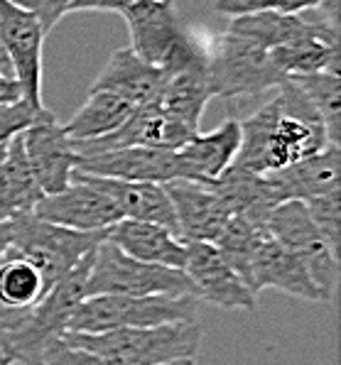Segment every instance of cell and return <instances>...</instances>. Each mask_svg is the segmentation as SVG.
<instances>
[{
	"label": "cell",
	"mask_w": 341,
	"mask_h": 365,
	"mask_svg": "<svg viewBox=\"0 0 341 365\" xmlns=\"http://www.w3.org/2000/svg\"><path fill=\"white\" fill-rule=\"evenodd\" d=\"M278 93L241 120V145L233 167L250 174H268L290 167L329 145L320 113L292 78H285Z\"/></svg>",
	"instance_id": "1"
},
{
	"label": "cell",
	"mask_w": 341,
	"mask_h": 365,
	"mask_svg": "<svg viewBox=\"0 0 341 365\" xmlns=\"http://www.w3.org/2000/svg\"><path fill=\"white\" fill-rule=\"evenodd\" d=\"M61 339L98 356L106 365H160L197 358L204 331L197 322H177L160 327L113 329L103 334L64 331Z\"/></svg>",
	"instance_id": "2"
},
{
	"label": "cell",
	"mask_w": 341,
	"mask_h": 365,
	"mask_svg": "<svg viewBox=\"0 0 341 365\" xmlns=\"http://www.w3.org/2000/svg\"><path fill=\"white\" fill-rule=\"evenodd\" d=\"M91 257L93 252L83 257L74 269H69L64 277H59L44 292L42 299L20 319V324H15L8 331H0V344L8 348L15 363L40 365L44 348L54 339L64 336L71 314L86 297V277L88 267H91Z\"/></svg>",
	"instance_id": "3"
},
{
	"label": "cell",
	"mask_w": 341,
	"mask_h": 365,
	"mask_svg": "<svg viewBox=\"0 0 341 365\" xmlns=\"http://www.w3.org/2000/svg\"><path fill=\"white\" fill-rule=\"evenodd\" d=\"M199 299L194 294H93L74 309L66 331L103 334L113 329L160 327V324L197 322Z\"/></svg>",
	"instance_id": "4"
},
{
	"label": "cell",
	"mask_w": 341,
	"mask_h": 365,
	"mask_svg": "<svg viewBox=\"0 0 341 365\" xmlns=\"http://www.w3.org/2000/svg\"><path fill=\"white\" fill-rule=\"evenodd\" d=\"M121 15L131 32L133 52L167 76L209 57L182 27L172 0H133Z\"/></svg>",
	"instance_id": "5"
},
{
	"label": "cell",
	"mask_w": 341,
	"mask_h": 365,
	"mask_svg": "<svg viewBox=\"0 0 341 365\" xmlns=\"http://www.w3.org/2000/svg\"><path fill=\"white\" fill-rule=\"evenodd\" d=\"M8 252L22 255L44 274L52 287L59 277L74 269L83 257H88L106 231H71V228L49 223L35 213L8 218Z\"/></svg>",
	"instance_id": "6"
},
{
	"label": "cell",
	"mask_w": 341,
	"mask_h": 365,
	"mask_svg": "<svg viewBox=\"0 0 341 365\" xmlns=\"http://www.w3.org/2000/svg\"><path fill=\"white\" fill-rule=\"evenodd\" d=\"M93 294H194V284L184 269L153 265L126 255L108 240H101L93 250L91 267L86 277V297Z\"/></svg>",
	"instance_id": "7"
},
{
	"label": "cell",
	"mask_w": 341,
	"mask_h": 365,
	"mask_svg": "<svg viewBox=\"0 0 341 365\" xmlns=\"http://www.w3.org/2000/svg\"><path fill=\"white\" fill-rule=\"evenodd\" d=\"M209 78L214 96L221 98L258 96L285 81L273 66L270 49L231 30L223 32L216 49L209 52Z\"/></svg>",
	"instance_id": "8"
},
{
	"label": "cell",
	"mask_w": 341,
	"mask_h": 365,
	"mask_svg": "<svg viewBox=\"0 0 341 365\" xmlns=\"http://www.w3.org/2000/svg\"><path fill=\"white\" fill-rule=\"evenodd\" d=\"M265 231L280 245L292 250L310 269L315 282L334 297L339 282V252L329 245L305 201H283L270 211L265 221Z\"/></svg>",
	"instance_id": "9"
},
{
	"label": "cell",
	"mask_w": 341,
	"mask_h": 365,
	"mask_svg": "<svg viewBox=\"0 0 341 365\" xmlns=\"http://www.w3.org/2000/svg\"><path fill=\"white\" fill-rule=\"evenodd\" d=\"M0 37L13 61V71L22 88V98L37 108L42 103V54H44V32L42 22L35 13L13 3L0 0Z\"/></svg>",
	"instance_id": "10"
},
{
	"label": "cell",
	"mask_w": 341,
	"mask_h": 365,
	"mask_svg": "<svg viewBox=\"0 0 341 365\" xmlns=\"http://www.w3.org/2000/svg\"><path fill=\"white\" fill-rule=\"evenodd\" d=\"M35 216L71 231H106L121 221L123 213L88 174L74 170L71 182L61 192L42 196Z\"/></svg>",
	"instance_id": "11"
},
{
	"label": "cell",
	"mask_w": 341,
	"mask_h": 365,
	"mask_svg": "<svg viewBox=\"0 0 341 365\" xmlns=\"http://www.w3.org/2000/svg\"><path fill=\"white\" fill-rule=\"evenodd\" d=\"M182 269L192 279L199 302L228 309V312H253L258 304L250 287L223 260L214 243L187 240V260Z\"/></svg>",
	"instance_id": "12"
},
{
	"label": "cell",
	"mask_w": 341,
	"mask_h": 365,
	"mask_svg": "<svg viewBox=\"0 0 341 365\" xmlns=\"http://www.w3.org/2000/svg\"><path fill=\"white\" fill-rule=\"evenodd\" d=\"M197 130L187 128L184 123L175 120L160 108V103L136 106L133 113L116 128L113 133L101 135L96 140L71 143L76 155H93L103 150L118 148H162V150H180Z\"/></svg>",
	"instance_id": "13"
},
{
	"label": "cell",
	"mask_w": 341,
	"mask_h": 365,
	"mask_svg": "<svg viewBox=\"0 0 341 365\" xmlns=\"http://www.w3.org/2000/svg\"><path fill=\"white\" fill-rule=\"evenodd\" d=\"M20 140L27 165L44 196L61 192L76 170V153L69 135L57 123L52 110L44 108L37 120L20 133Z\"/></svg>",
	"instance_id": "14"
},
{
	"label": "cell",
	"mask_w": 341,
	"mask_h": 365,
	"mask_svg": "<svg viewBox=\"0 0 341 365\" xmlns=\"http://www.w3.org/2000/svg\"><path fill=\"white\" fill-rule=\"evenodd\" d=\"M76 172L93 174V177L126 179V182L155 184L184 179L180 153L162 148H118L93 155H76Z\"/></svg>",
	"instance_id": "15"
},
{
	"label": "cell",
	"mask_w": 341,
	"mask_h": 365,
	"mask_svg": "<svg viewBox=\"0 0 341 365\" xmlns=\"http://www.w3.org/2000/svg\"><path fill=\"white\" fill-rule=\"evenodd\" d=\"M248 287L253 294L260 289H278L283 294H290L295 299L305 302H329L332 297L324 292L315 277L310 274L305 262L278 243L270 233H263L258 248L253 252L248 272Z\"/></svg>",
	"instance_id": "16"
},
{
	"label": "cell",
	"mask_w": 341,
	"mask_h": 365,
	"mask_svg": "<svg viewBox=\"0 0 341 365\" xmlns=\"http://www.w3.org/2000/svg\"><path fill=\"white\" fill-rule=\"evenodd\" d=\"M263 187L273 204L307 201L341 187V153L339 143H329L320 153L305 157L283 170L263 174Z\"/></svg>",
	"instance_id": "17"
},
{
	"label": "cell",
	"mask_w": 341,
	"mask_h": 365,
	"mask_svg": "<svg viewBox=\"0 0 341 365\" xmlns=\"http://www.w3.org/2000/svg\"><path fill=\"white\" fill-rule=\"evenodd\" d=\"M167 194L175 206L177 228L182 240H204L214 243L233 216L226 199L216 192L214 182H189L175 179L165 184Z\"/></svg>",
	"instance_id": "18"
},
{
	"label": "cell",
	"mask_w": 341,
	"mask_h": 365,
	"mask_svg": "<svg viewBox=\"0 0 341 365\" xmlns=\"http://www.w3.org/2000/svg\"><path fill=\"white\" fill-rule=\"evenodd\" d=\"M106 240L121 248L126 255L153 262V265L182 269L187 260V240L158 223L121 218L111 228H106Z\"/></svg>",
	"instance_id": "19"
},
{
	"label": "cell",
	"mask_w": 341,
	"mask_h": 365,
	"mask_svg": "<svg viewBox=\"0 0 341 365\" xmlns=\"http://www.w3.org/2000/svg\"><path fill=\"white\" fill-rule=\"evenodd\" d=\"M241 145V120L228 118L216 130L197 133L182 145L180 153L184 179L189 182H214L233 165Z\"/></svg>",
	"instance_id": "20"
},
{
	"label": "cell",
	"mask_w": 341,
	"mask_h": 365,
	"mask_svg": "<svg viewBox=\"0 0 341 365\" xmlns=\"http://www.w3.org/2000/svg\"><path fill=\"white\" fill-rule=\"evenodd\" d=\"M165 78H167L165 71L148 64V61L141 59L128 47V49H116L111 54L103 71L93 81L91 91H108L126 98L131 106H148L160 98Z\"/></svg>",
	"instance_id": "21"
},
{
	"label": "cell",
	"mask_w": 341,
	"mask_h": 365,
	"mask_svg": "<svg viewBox=\"0 0 341 365\" xmlns=\"http://www.w3.org/2000/svg\"><path fill=\"white\" fill-rule=\"evenodd\" d=\"M88 177H91L93 182H96L98 187L116 201V206L121 209L123 218L158 223V226H165L167 231L180 235L175 206H172V199H170V194H167L165 184L126 182V179L93 177V174H88Z\"/></svg>",
	"instance_id": "22"
},
{
	"label": "cell",
	"mask_w": 341,
	"mask_h": 365,
	"mask_svg": "<svg viewBox=\"0 0 341 365\" xmlns=\"http://www.w3.org/2000/svg\"><path fill=\"white\" fill-rule=\"evenodd\" d=\"M49 289L44 274L27 257L5 250L0 260V331L13 329Z\"/></svg>",
	"instance_id": "23"
},
{
	"label": "cell",
	"mask_w": 341,
	"mask_h": 365,
	"mask_svg": "<svg viewBox=\"0 0 341 365\" xmlns=\"http://www.w3.org/2000/svg\"><path fill=\"white\" fill-rule=\"evenodd\" d=\"M211 98H214V88H211L209 57H206L187 66V69L177 71V74L167 76L158 103L167 115L199 133L201 113Z\"/></svg>",
	"instance_id": "24"
},
{
	"label": "cell",
	"mask_w": 341,
	"mask_h": 365,
	"mask_svg": "<svg viewBox=\"0 0 341 365\" xmlns=\"http://www.w3.org/2000/svg\"><path fill=\"white\" fill-rule=\"evenodd\" d=\"M42 196L44 192L27 165L18 133L5 145V155L0 160V221L22 216V213H35Z\"/></svg>",
	"instance_id": "25"
},
{
	"label": "cell",
	"mask_w": 341,
	"mask_h": 365,
	"mask_svg": "<svg viewBox=\"0 0 341 365\" xmlns=\"http://www.w3.org/2000/svg\"><path fill=\"white\" fill-rule=\"evenodd\" d=\"M270 61L283 78L339 71V30L292 39L270 49Z\"/></svg>",
	"instance_id": "26"
},
{
	"label": "cell",
	"mask_w": 341,
	"mask_h": 365,
	"mask_svg": "<svg viewBox=\"0 0 341 365\" xmlns=\"http://www.w3.org/2000/svg\"><path fill=\"white\" fill-rule=\"evenodd\" d=\"M133 108L136 106H131L126 98L116 96V93L88 91V98L83 101V106L61 128L69 135L71 143L96 140L101 135L113 133L133 113Z\"/></svg>",
	"instance_id": "27"
},
{
	"label": "cell",
	"mask_w": 341,
	"mask_h": 365,
	"mask_svg": "<svg viewBox=\"0 0 341 365\" xmlns=\"http://www.w3.org/2000/svg\"><path fill=\"white\" fill-rule=\"evenodd\" d=\"M263 233H265V226L250 221L248 216L233 213L226 226H223V231L219 233V238L214 240L216 250L221 252L228 265L236 269V274L245 284H248L250 260H253V252L258 248Z\"/></svg>",
	"instance_id": "28"
},
{
	"label": "cell",
	"mask_w": 341,
	"mask_h": 365,
	"mask_svg": "<svg viewBox=\"0 0 341 365\" xmlns=\"http://www.w3.org/2000/svg\"><path fill=\"white\" fill-rule=\"evenodd\" d=\"M341 71H320V74L297 76L295 83L307 93L315 110L320 113L329 143H339L341 133Z\"/></svg>",
	"instance_id": "29"
},
{
	"label": "cell",
	"mask_w": 341,
	"mask_h": 365,
	"mask_svg": "<svg viewBox=\"0 0 341 365\" xmlns=\"http://www.w3.org/2000/svg\"><path fill=\"white\" fill-rule=\"evenodd\" d=\"M305 206L310 209V216L320 226L324 238L329 240L334 250L339 252V238H341V187L332 189V192L307 199Z\"/></svg>",
	"instance_id": "30"
},
{
	"label": "cell",
	"mask_w": 341,
	"mask_h": 365,
	"mask_svg": "<svg viewBox=\"0 0 341 365\" xmlns=\"http://www.w3.org/2000/svg\"><path fill=\"white\" fill-rule=\"evenodd\" d=\"M42 110L44 108H37V106H32L25 98L0 106V145L10 143L15 135L25 130L27 125H32Z\"/></svg>",
	"instance_id": "31"
},
{
	"label": "cell",
	"mask_w": 341,
	"mask_h": 365,
	"mask_svg": "<svg viewBox=\"0 0 341 365\" xmlns=\"http://www.w3.org/2000/svg\"><path fill=\"white\" fill-rule=\"evenodd\" d=\"M40 365H106L98 356L66 344L64 339H54L52 344L44 348Z\"/></svg>",
	"instance_id": "32"
},
{
	"label": "cell",
	"mask_w": 341,
	"mask_h": 365,
	"mask_svg": "<svg viewBox=\"0 0 341 365\" xmlns=\"http://www.w3.org/2000/svg\"><path fill=\"white\" fill-rule=\"evenodd\" d=\"M13 3H18L22 8L30 10V13H35L37 20L42 22L44 32L49 35L54 30V25L66 15V8H69L71 0H13Z\"/></svg>",
	"instance_id": "33"
},
{
	"label": "cell",
	"mask_w": 341,
	"mask_h": 365,
	"mask_svg": "<svg viewBox=\"0 0 341 365\" xmlns=\"http://www.w3.org/2000/svg\"><path fill=\"white\" fill-rule=\"evenodd\" d=\"M265 10H278V0H214V13L226 15L228 20L265 13Z\"/></svg>",
	"instance_id": "34"
},
{
	"label": "cell",
	"mask_w": 341,
	"mask_h": 365,
	"mask_svg": "<svg viewBox=\"0 0 341 365\" xmlns=\"http://www.w3.org/2000/svg\"><path fill=\"white\" fill-rule=\"evenodd\" d=\"M133 0H71L66 15L69 13H83V10H101V13H123Z\"/></svg>",
	"instance_id": "35"
},
{
	"label": "cell",
	"mask_w": 341,
	"mask_h": 365,
	"mask_svg": "<svg viewBox=\"0 0 341 365\" xmlns=\"http://www.w3.org/2000/svg\"><path fill=\"white\" fill-rule=\"evenodd\" d=\"M329 0H278V10L280 13H290V15H300V13H310V10H317L322 5H327Z\"/></svg>",
	"instance_id": "36"
},
{
	"label": "cell",
	"mask_w": 341,
	"mask_h": 365,
	"mask_svg": "<svg viewBox=\"0 0 341 365\" xmlns=\"http://www.w3.org/2000/svg\"><path fill=\"white\" fill-rule=\"evenodd\" d=\"M20 98H22V88H20L18 78L0 76V106L15 103V101H20Z\"/></svg>",
	"instance_id": "37"
},
{
	"label": "cell",
	"mask_w": 341,
	"mask_h": 365,
	"mask_svg": "<svg viewBox=\"0 0 341 365\" xmlns=\"http://www.w3.org/2000/svg\"><path fill=\"white\" fill-rule=\"evenodd\" d=\"M0 76L15 78L13 61H10V57H8V49H5V44H3V37H0Z\"/></svg>",
	"instance_id": "38"
},
{
	"label": "cell",
	"mask_w": 341,
	"mask_h": 365,
	"mask_svg": "<svg viewBox=\"0 0 341 365\" xmlns=\"http://www.w3.org/2000/svg\"><path fill=\"white\" fill-rule=\"evenodd\" d=\"M8 243H10V238H8V223L0 221V260H3L5 250H8Z\"/></svg>",
	"instance_id": "39"
},
{
	"label": "cell",
	"mask_w": 341,
	"mask_h": 365,
	"mask_svg": "<svg viewBox=\"0 0 341 365\" xmlns=\"http://www.w3.org/2000/svg\"><path fill=\"white\" fill-rule=\"evenodd\" d=\"M15 363V358L10 356V351L5 348L3 344H0V365H13Z\"/></svg>",
	"instance_id": "40"
},
{
	"label": "cell",
	"mask_w": 341,
	"mask_h": 365,
	"mask_svg": "<svg viewBox=\"0 0 341 365\" xmlns=\"http://www.w3.org/2000/svg\"><path fill=\"white\" fill-rule=\"evenodd\" d=\"M160 365H197V358H182V361H172V363H160Z\"/></svg>",
	"instance_id": "41"
},
{
	"label": "cell",
	"mask_w": 341,
	"mask_h": 365,
	"mask_svg": "<svg viewBox=\"0 0 341 365\" xmlns=\"http://www.w3.org/2000/svg\"><path fill=\"white\" fill-rule=\"evenodd\" d=\"M8 145V143H5ZM5 145H0V160H3V155H5Z\"/></svg>",
	"instance_id": "42"
}]
</instances>
